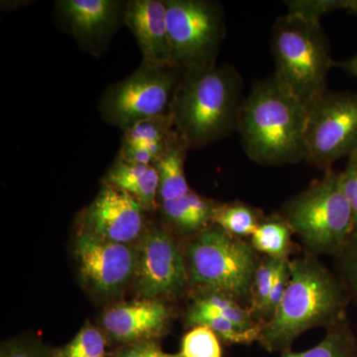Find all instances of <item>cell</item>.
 I'll use <instances>...</instances> for the list:
<instances>
[{
	"label": "cell",
	"mask_w": 357,
	"mask_h": 357,
	"mask_svg": "<svg viewBox=\"0 0 357 357\" xmlns=\"http://www.w3.org/2000/svg\"><path fill=\"white\" fill-rule=\"evenodd\" d=\"M290 280L273 317L263 323L259 342L269 352L292 349L303 333L328 328L347 317L349 296L342 282L316 256L289 260Z\"/></svg>",
	"instance_id": "obj_1"
},
{
	"label": "cell",
	"mask_w": 357,
	"mask_h": 357,
	"mask_svg": "<svg viewBox=\"0 0 357 357\" xmlns=\"http://www.w3.org/2000/svg\"><path fill=\"white\" fill-rule=\"evenodd\" d=\"M243 79L230 65L185 70L174 95V128L189 149L218 142L237 128Z\"/></svg>",
	"instance_id": "obj_2"
},
{
	"label": "cell",
	"mask_w": 357,
	"mask_h": 357,
	"mask_svg": "<svg viewBox=\"0 0 357 357\" xmlns=\"http://www.w3.org/2000/svg\"><path fill=\"white\" fill-rule=\"evenodd\" d=\"M306 109L274 76L257 82L244 98L237 121L244 151L260 165L305 161Z\"/></svg>",
	"instance_id": "obj_3"
},
{
	"label": "cell",
	"mask_w": 357,
	"mask_h": 357,
	"mask_svg": "<svg viewBox=\"0 0 357 357\" xmlns=\"http://www.w3.org/2000/svg\"><path fill=\"white\" fill-rule=\"evenodd\" d=\"M183 244L192 297L218 293L249 305L259 253L250 241L211 225ZM246 307V306H245Z\"/></svg>",
	"instance_id": "obj_4"
},
{
	"label": "cell",
	"mask_w": 357,
	"mask_h": 357,
	"mask_svg": "<svg viewBox=\"0 0 357 357\" xmlns=\"http://www.w3.org/2000/svg\"><path fill=\"white\" fill-rule=\"evenodd\" d=\"M274 77L282 88L306 103L325 93L333 61L319 21L286 13L272 28Z\"/></svg>",
	"instance_id": "obj_5"
},
{
	"label": "cell",
	"mask_w": 357,
	"mask_h": 357,
	"mask_svg": "<svg viewBox=\"0 0 357 357\" xmlns=\"http://www.w3.org/2000/svg\"><path fill=\"white\" fill-rule=\"evenodd\" d=\"M279 213L312 256L337 255L354 232V215L333 170L285 202Z\"/></svg>",
	"instance_id": "obj_6"
},
{
	"label": "cell",
	"mask_w": 357,
	"mask_h": 357,
	"mask_svg": "<svg viewBox=\"0 0 357 357\" xmlns=\"http://www.w3.org/2000/svg\"><path fill=\"white\" fill-rule=\"evenodd\" d=\"M184 72L174 65L141 62L132 74L105 89L98 112L107 124L122 131L145 119L168 116Z\"/></svg>",
	"instance_id": "obj_7"
},
{
	"label": "cell",
	"mask_w": 357,
	"mask_h": 357,
	"mask_svg": "<svg viewBox=\"0 0 357 357\" xmlns=\"http://www.w3.org/2000/svg\"><path fill=\"white\" fill-rule=\"evenodd\" d=\"M171 62L184 70L217 66L227 34L225 11L211 0H164Z\"/></svg>",
	"instance_id": "obj_8"
},
{
	"label": "cell",
	"mask_w": 357,
	"mask_h": 357,
	"mask_svg": "<svg viewBox=\"0 0 357 357\" xmlns=\"http://www.w3.org/2000/svg\"><path fill=\"white\" fill-rule=\"evenodd\" d=\"M305 109V162L328 172L357 150V93L326 89Z\"/></svg>",
	"instance_id": "obj_9"
},
{
	"label": "cell",
	"mask_w": 357,
	"mask_h": 357,
	"mask_svg": "<svg viewBox=\"0 0 357 357\" xmlns=\"http://www.w3.org/2000/svg\"><path fill=\"white\" fill-rule=\"evenodd\" d=\"M133 287L139 299H177L189 291L184 249L175 234L152 225L136 243Z\"/></svg>",
	"instance_id": "obj_10"
},
{
	"label": "cell",
	"mask_w": 357,
	"mask_h": 357,
	"mask_svg": "<svg viewBox=\"0 0 357 357\" xmlns=\"http://www.w3.org/2000/svg\"><path fill=\"white\" fill-rule=\"evenodd\" d=\"M74 253L84 285L98 297L119 296L133 282L136 244L112 243L79 230Z\"/></svg>",
	"instance_id": "obj_11"
},
{
	"label": "cell",
	"mask_w": 357,
	"mask_h": 357,
	"mask_svg": "<svg viewBox=\"0 0 357 357\" xmlns=\"http://www.w3.org/2000/svg\"><path fill=\"white\" fill-rule=\"evenodd\" d=\"M126 0H58L56 20L82 50L100 57L124 24Z\"/></svg>",
	"instance_id": "obj_12"
},
{
	"label": "cell",
	"mask_w": 357,
	"mask_h": 357,
	"mask_svg": "<svg viewBox=\"0 0 357 357\" xmlns=\"http://www.w3.org/2000/svg\"><path fill=\"white\" fill-rule=\"evenodd\" d=\"M174 309L166 301L137 299L107 307L98 328L109 344L126 345L159 342L170 331Z\"/></svg>",
	"instance_id": "obj_13"
},
{
	"label": "cell",
	"mask_w": 357,
	"mask_h": 357,
	"mask_svg": "<svg viewBox=\"0 0 357 357\" xmlns=\"http://www.w3.org/2000/svg\"><path fill=\"white\" fill-rule=\"evenodd\" d=\"M145 211L128 192L103 183L82 217V229L112 243L136 244L147 229Z\"/></svg>",
	"instance_id": "obj_14"
},
{
	"label": "cell",
	"mask_w": 357,
	"mask_h": 357,
	"mask_svg": "<svg viewBox=\"0 0 357 357\" xmlns=\"http://www.w3.org/2000/svg\"><path fill=\"white\" fill-rule=\"evenodd\" d=\"M124 24L137 42L142 62L172 65L164 0H128Z\"/></svg>",
	"instance_id": "obj_15"
},
{
	"label": "cell",
	"mask_w": 357,
	"mask_h": 357,
	"mask_svg": "<svg viewBox=\"0 0 357 357\" xmlns=\"http://www.w3.org/2000/svg\"><path fill=\"white\" fill-rule=\"evenodd\" d=\"M220 203L191 191L181 198L160 203L159 208L167 227L174 234L189 238L213 225Z\"/></svg>",
	"instance_id": "obj_16"
},
{
	"label": "cell",
	"mask_w": 357,
	"mask_h": 357,
	"mask_svg": "<svg viewBox=\"0 0 357 357\" xmlns=\"http://www.w3.org/2000/svg\"><path fill=\"white\" fill-rule=\"evenodd\" d=\"M103 183L128 192L146 211L159 208V176L153 165L131 164L116 158Z\"/></svg>",
	"instance_id": "obj_17"
},
{
	"label": "cell",
	"mask_w": 357,
	"mask_h": 357,
	"mask_svg": "<svg viewBox=\"0 0 357 357\" xmlns=\"http://www.w3.org/2000/svg\"><path fill=\"white\" fill-rule=\"evenodd\" d=\"M189 150L178 133L165 153L155 163L159 176V204L181 198L192 191L185 175V161Z\"/></svg>",
	"instance_id": "obj_18"
},
{
	"label": "cell",
	"mask_w": 357,
	"mask_h": 357,
	"mask_svg": "<svg viewBox=\"0 0 357 357\" xmlns=\"http://www.w3.org/2000/svg\"><path fill=\"white\" fill-rule=\"evenodd\" d=\"M294 234L280 213L265 215L250 237V243L259 255L275 259H290L293 253Z\"/></svg>",
	"instance_id": "obj_19"
},
{
	"label": "cell",
	"mask_w": 357,
	"mask_h": 357,
	"mask_svg": "<svg viewBox=\"0 0 357 357\" xmlns=\"http://www.w3.org/2000/svg\"><path fill=\"white\" fill-rule=\"evenodd\" d=\"M192 298V302L185 314V319L199 316L220 317L246 330L262 324L256 321L248 307L223 294H202Z\"/></svg>",
	"instance_id": "obj_20"
},
{
	"label": "cell",
	"mask_w": 357,
	"mask_h": 357,
	"mask_svg": "<svg viewBox=\"0 0 357 357\" xmlns=\"http://www.w3.org/2000/svg\"><path fill=\"white\" fill-rule=\"evenodd\" d=\"M280 357H357V333L352 330L349 318L326 328V335L318 344L305 351L289 349Z\"/></svg>",
	"instance_id": "obj_21"
},
{
	"label": "cell",
	"mask_w": 357,
	"mask_h": 357,
	"mask_svg": "<svg viewBox=\"0 0 357 357\" xmlns=\"http://www.w3.org/2000/svg\"><path fill=\"white\" fill-rule=\"evenodd\" d=\"M265 215L261 210L241 201L220 203L213 215V225H218L239 238L251 237Z\"/></svg>",
	"instance_id": "obj_22"
},
{
	"label": "cell",
	"mask_w": 357,
	"mask_h": 357,
	"mask_svg": "<svg viewBox=\"0 0 357 357\" xmlns=\"http://www.w3.org/2000/svg\"><path fill=\"white\" fill-rule=\"evenodd\" d=\"M109 344L98 326L86 323L70 342L51 349L52 357H109Z\"/></svg>",
	"instance_id": "obj_23"
},
{
	"label": "cell",
	"mask_w": 357,
	"mask_h": 357,
	"mask_svg": "<svg viewBox=\"0 0 357 357\" xmlns=\"http://www.w3.org/2000/svg\"><path fill=\"white\" fill-rule=\"evenodd\" d=\"M185 326L190 328L196 326H206L218 335L222 344L250 345L259 342L263 323L255 328L246 330L220 317L199 316L185 319Z\"/></svg>",
	"instance_id": "obj_24"
},
{
	"label": "cell",
	"mask_w": 357,
	"mask_h": 357,
	"mask_svg": "<svg viewBox=\"0 0 357 357\" xmlns=\"http://www.w3.org/2000/svg\"><path fill=\"white\" fill-rule=\"evenodd\" d=\"M177 134L171 115L154 117L138 122L124 130L122 142L168 146Z\"/></svg>",
	"instance_id": "obj_25"
},
{
	"label": "cell",
	"mask_w": 357,
	"mask_h": 357,
	"mask_svg": "<svg viewBox=\"0 0 357 357\" xmlns=\"http://www.w3.org/2000/svg\"><path fill=\"white\" fill-rule=\"evenodd\" d=\"M279 261V259L263 256L256 268L250 289L248 307L257 321H260L263 310L266 306Z\"/></svg>",
	"instance_id": "obj_26"
},
{
	"label": "cell",
	"mask_w": 357,
	"mask_h": 357,
	"mask_svg": "<svg viewBox=\"0 0 357 357\" xmlns=\"http://www.w3.org/2000/svg\"><path fill=\"white\" fill-rule=\"evenodd\" d=\"M178 354L182 357H223L222 342L206 326H192L181 340Z\"/></svg>",
	"instance_id": "obj_27"
},
{
	"label": "cell",
	"mask_w": 357,
	"mask_h": 357,
	"mask_svg": "<svg viewBox=\"0 0 357 357\" xmlns=\"http://www.w3.org/2000/svg\"><path fill=\"white\" fill-rule=\"evenodd\" d=\"M338 279L349 300L357 305V229L335 255Z\"/></svg>",
	"instance_id": "obj_28"
},
{
	"label": "cell",
	"mask_w": 357,
	"mask_h": 357,
	"mask_svg": "<svg viewBox=\"0 0 357 357\" xmlns=\"http://www.w3.org/2000/svg\"><path fill=\"white\" fill-rule=\"evenodd\" d=\"M284 3L289 14L306 20L321 21L326 14L342 9L344 0H288Z\"/></svg>",
	"instance_id": "obj_29"
},
{
	"label": "cell",
	"mask_w": 357,
	"mask_h": 357,
	"mask_svg": "<svg viewBox=\"0 0 357 357\" xmlns=\"http://www.w3.org/2000/svg\"><path fill=\"white\" fill-rule=\"evenodd\" d=\"M289 260L290 259H282L279 261L266 306H265L261 317H260L261 323H265L273 317L275 312L277 311L279 305H280L282 299H283L284 295H285L286 289H287L289 280H290Z\"/></svg>",
	"instance_id": "obj_30"
},
{
	"label": "cell",
	"mask_w": 357,
	"mask_h": 357,
	"mask_svg": "<svg viewBox=\"0 0 357 357\" xmlns=\"http://www.w3.org/2000/svg\"><path fill=\"white\" fill-rule=\"evenodd\" d=\"M52 347L32 338H13L2 342L0 357H52Z\"/></svg>",
	"instance_id": "obj_31"
},
{
	"label": "cell",
	"mask_w": 357,
	"mask_h": 357,
	"mask_svg": "<svg viewBox=\"0 0 357 357\" xmlns=\"http://www.w3.org/2000/svg\"><path fill=\"white\" fill-rule=\"evenodd\" d=\"M340 185L354 215V230L357 229V150L347 157V165L340 172Z\"/></svg>",
	"instance_id": "obj_32"
},
{
	"label": "cell",
	"mask_w": 357,
	"mask_h": 357,
	"mask_svg": "<svg viewBox=\"0 0 357 357\" xmlns=\"http://www.w3.org/2000/svg\"><path fill=\"white\" fill-rule=\"evenodd\" d=\"M161 156V152L149 145L130 144V143L122 142L117 158L128 162V163L154 166Z\"/></svg>",
	"instance_id": "obj_33"
},
{
	"label": "cell",
	"mask_w": 357,
	"mask_h": 357,
	"mask_svg": "<svg viewBox=\"0 0 357 357\" xmlns=\"http://www.w3.org/2000/svg\"><path fill=\"white\" fill-rule=\"evenodd\" d=\"M110 356L112 357H182L180 354H168L162 349L160 342H139V344L117 347Z\"/></svg>",
	"instance_id": "obj_34"
},
{
	"label": "cell",
	"mask_w": 357,
	"mask_h": 357,
	"mask_svg": "<svg viewBox=\"0 0 357 357\" xmlns=\"http://www.w3.org/2000/svg\"><path fill=\"white\" fill-rule=\"evenodd\" d=\"M333 67L344 70L357 79V54L351 58L344 59V60L333 61Z\"/></svg>",
	"instance_id": "obj_35"
},
{
	"label": "cell",
	"mask_w": 357,
	"mask_h": 357,
	"mask_svg": "<svg viewBox=\"0 0 357 357\" xmlns=\"http://www.w3.org/2000/svg\"><path fill=\"white\" fill-rule=\"evenodd\" d=\"M342 10L357 15V0H344Z\"/></svg>",
	"instance_id": "obj_36"
},
{
	"label": "cell",
	"mask_w": 357,
	"mask_h": 357,
	"mask_svg": "<svg viewBox=\"0 0 357 357\" xmlns=\"http://www.w3.org/2000/svg\"><path fill=\"white\" fill-rule=\"evenodd\" d=\"M109 357H112V356H109Z\"/></svg>",
	"instance_id": "obj_37"
}]
</instances>
